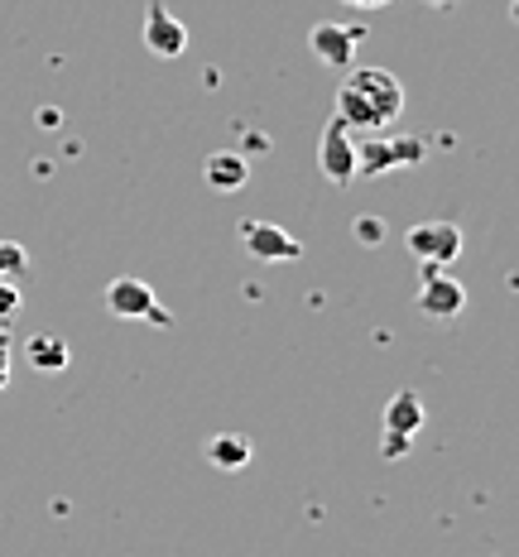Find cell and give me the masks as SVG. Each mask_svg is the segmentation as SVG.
Masks as SVG:
<instances>
[{
  "label": "cell",
  "instance_id": "6da1fadb",
  "mask_svg": "<svg viewBox=\"0 0 519 557\" xmlns=\"http://www.w3.org/2000/svg\"><path fill=\"white\" fill-rule=\"evenodd\" d=\"M404 111V83L390 67H351L337 87V121L351 135H380L399 121Z\"/></svg>",
  "mask_w": 519,
  "mask_h": 557
},
{
  "label": "cell",
  "instance_id": "7a4b0ae2",
  "mask_svg": "<svg viewBox=\"0 0 519 557\" xmlns=\"http://www.w3.org/2000/svg\"><path fill=\"white\" fill-rule=\"evenodd\" d=\"M423 154H429V145L413 135H366V145H356V178H380V173L390 169H404V164H423Z\"/></svg>",
  "mask_w": 519,
  "mask_h": 557
},
{
  "label": "cell",
  "instance_id": "3957f363",
  "mask_svg": "<svg viewBox=\"0 0 519 557\" xmlns=\"http://www.w3.org/2000/svg\"><path fill=\"white\" fill-rule=\"evenodd\" d=\"M107 308L115 312V318H125V322H155V327H173V318L164 308L155 304V288L145 284V278H111L107 284Z\"/></svg>",
  "mask_w": 519,
  "mask_h": 557
},
{
  "label": "cell",
  "instance_id": "277c9868",
  "mask_svg": "<svg viewBox=\"0 0 519 557\" xmlns=\"http://www.w3.org/2000/svg\"><path fill=\"white\" fill-rule=\"evenodd\" d=\"M404 246H409V255L419 264H429V270H447L461 255V231L453 222H419V226H409Z\"/></svg>",
  "mask_w": 519,
  "mask_h": 557
},
{
  "label": "cell",
  "instance_id": "5b68a950",
  "mask_svg": "<svg viewBox=\"0 0 519 557\" xmlns=\"http://www.w3.org/2000/svg\"><path fill=\"white\" fill-rule=\"evenodd\" d=\"M318 169L328 173V183H337V188H346V183L356 178V135L346 131L342 121H328V131H322V139H318Z\"/></svg>",
  "mask_w": 519,
  "mask_h": 557
},
{
  "label": "cell",
  "instance_id": "8992f818",
  "mask_svg": "<svg viewBox=\"0 0 519 557\" xmlns=\"http://www.w3.org/2000/svg\"><path fill=\"white\" fill-rule=\"evenodd\" d=\"M361 39H366V29L337 25V20H322V25H313V34H308V49H313L318 63H328V67H351Z\"/></svg>",
  "mask_w": 519,
  "mask_h": 557
},
{
  "label": "cell",
  "instance_id": "52a82bcc",
  "mask_svg": "<svg viewBox=\"0 0 519 557\" xmlns=\"http://www.w3.org/2000/svg\"><path fill=\"white\" fill-rule=\"evenodd\" d=\"M461 308H467V288H461L453 274L429 270V264H423V288H419V312H423V318L453 322Z\"/></svg>",
  "mask_w": 519,
  "mask_h": 557
},
{
  "label": "cell",
  "instance_id": "ba28073f",
  "mask_svg": "<svg viewBox=\"0 0 519 557\" xmlns=\"http://www.w3.org/2000/svg\"><path fill=\"white\" fill-rule=\"evenodd\" d=\"M240 240H246V250L264 264H284V260H298V255H304V246L274 222H240Z\"/></svg>",
  "mask_w": 519,
  "mask_h": 557
},
{
  "label": "cell",
  "instance_id": "9c48e42d",
  "mask_svg": "<svg viewBox=\"0 0 519 557\" xmlns=\"http://www.w3.org/2000/svg\"><path fill=\"white\" fill-rule=\"evenodd\" d=\"M145 49L155 58H178L188 49V29H183V20L169 15L164 0H149L145 10Z\"/></svg>",
  "mask_w": 519,
  "mask_h": 557
},
{
  "label": "cell",
  "instance_id": "30bf717a",
  "mask_svg": "<svg viewBox=\"0 0 519 557\" xmlns=\"http://www.w3.org/2000/svg\"><path fill=\"white\" fill-rule=\"evenodd\" d=\"M202 178H207V188L212 193H240L250 183V159L231 154V149H217V154H207Z\"/></svg>",
  "mask_w": 519,
  "mask_h": 557
},
{
  "label": "cell",
  "instance_id": "8fae6325",
  "mask_svg": "<svg viewBox=\"0 0 519 557\" xmlns=\"http://www.w3.org/2000/svg\"><path fill=\"white\" fill-rule=\"evenodd\" d=\"M423 428V399L413 389H399L395 399L385 404V433H399V437H413Z\"/></svg>",
  "mask_w": 519,
  "mask_h": 557
},
{
  "label": "cell",
  "instance_id": "7c38bea8",
  "mask_svg": "<svg viewBox=\"0 0 519 557\" xmlns=\"http://www.w3.org/2000/svg\"><path fill=\"white\" fill-rule=\"evenodd\" d=\"M250 457H256L250 437H240V433H217V437H207V461H212V467L240 471V467H250Z\"/></svg>",
  "mask_w": 519,
  "mask_h": 557
},
{
  "label": "cell",
  "instance_id": "4fadbf2b",
  "mask_svg": "<svg viewBox=\"0 0 519 557\" xmlns=\"http://www.w3.org/2000/svg\"><path fill=\"white\" fill-rule=\"evenodd\" d=\"M25 361L34 370H63L67 366V342L53 336V332H34L25 342Z\"/></svg>",
  "mask_w": 519,
  "mask_h": 557
},
{
  "label": "cell",
  "instance_id": "5bb4252c",
  "mask_svg": "<svg viewBox=\"0 0 519 557\" xmlns=\"http://www.w3.org/2000/svg\"><path fill=\"white\" fill-rule=\"evenodd\" d=\"M29 274V250L15 240H0V278H25Z\"/></svg>",
  "mask_w": 519,
  "mask_h": 557
},
{
  "label": "cell",
  "instance_id": "9a60e30c",
  "mask_svg": "<svg viewBox=\"0 0 519 557\" xmlns=\"http://www.w3.org/2000/svg\"><path fill=\"white\" fill-rule=\"evenodd\" d=\"M351 236L361 240V246H380V240H385V222H380V216H361V222L351 226Z\"/></svg>",
  "mask_w": 519,
  "mask_h": 557
},
{
  "label": "cell",
  "instance_id": "2e32d148",
  "mask_svg": "<svg viewBox=\"0 0 519 557\" xmlns=\"http://www.w3.org/2000/svg\"><path fill=\"white\" fill-rule=\"evenodd\" d=\"M20 304H25V298H20L15 278H0V322H10V318H15Z\"/></svg>",
  "mask_w": 519,
  "mask_h": 557
},
{
  "label": "cell",
  "instance_id": "e0dca14e",
  "mask_svg": "<svg viewBox=\"0 0 519 557\" xmlns=\"http://www.w3.org/2000/svg\"><path fill=\"white\" fill-rule=\"evenodd\" d=\"M10 385V322H0V389Z\"/></svg>",
  "mask_w": 519,
  "mask_h": 557
},
{
  "label": "cell",
  "instance_id": "ac0fdd59",
  "mask_svg": "<svg viewBox=\"0 0 519 557\" xmlns=\"http://www.w3.org/2000/svg\"><path fill=\"white\" fill-rule=\"evenodd\" d=\"M390 443H385V457H399V451H409V443L413 437H399V433H385Z\"/></svg>",
  "mask_w": 519,
  "mask_h": 557
},
{
  "label": "cell",
  "instance_id": "d6986e66",
  "mask_svg": "<svg viewBox=\"0 0 519 557\" xmlns=\"http://www.w3.org/2000/svg\"><path fill=\"white\" fill-rule=\"evenodd\" d=\"M342 5H356V10H375V5H390V0H342Z\"/></svg>",
  "mask_w": 519,
  "mask_h": 557
},
{
  "label": "cell",
  "instance_id": "ffe728a7",
  "mask_svg": "<svg viewBox=\"0 0 519 557\" xmlns=\"http://www.w3.org/2000/svg\"><path fill=\"white\" fill-rule=\"evenodd\" d=\"M429 5H453V0H429Z\"/></svg>",
  "mask_w": 519,
  "mask_h": 557
}]
</instances>
